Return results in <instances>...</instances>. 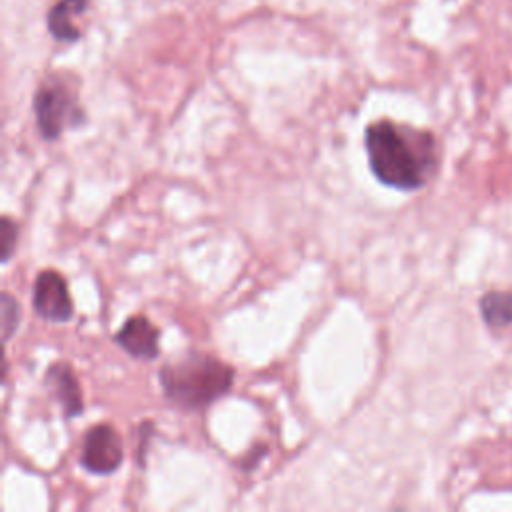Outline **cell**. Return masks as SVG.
<instances>
[{"label": "cell", "mask_w": 512, "mask_h": 512, "mask_svg": "<svg viewBox=\"0 0 512 512\" xmlns=\"http://www.w3.org/2000/svg\"><path fill=\"white\" fill-rule=\"evenodd\" d=\"M86 8L88 0H58L46 16V26L50 34L62 42H76L82 32L74 26L72 18L80 16Z\"/></svg>", "instance_id": "8"}, {"label": "cell", "mask_w": 512, "mask_h": 512, "mask_svg": "<svg viewBox=\"0 0 512 512\" xmlns=\"http://www.w3.org/2000/svg\"><path fill=\"white\" fill-rule=\"evenodd\" d=\"M158 378L172 404L184 410H198L230 390L234 370L210 354L188 352L180 360L164 364Z\"/></svg>", "instance_id": "2"}, {"label": "cell", "mask_w": 512, "mask_h": 512, "mask_svg": "<svg viewBox=\"0 0 512 512\" xmlns=\"http://www.w3.org/2000/svg\"><path fill=\"white\" fill-rule=\"evenodd\" d=\"M16 238H18V224L12 218L2 216V220H0V258H2V262H8L12 258V252L16 248Z\"/></svg>", "instance_id": "11"}, {"label": "cell", "mask_w": 512, "mask_h": 512, "mask_svg": "<svg viewBox=\"0 0 512 512\" xmlns=\"http://www.w3.org/2000/svg\"><path fill=\"white\" fill-rule=\"evenodd\" d=\"M122 460H124L122 440L112 426L96 424L88 428L82 442V452H80V464L84 470L106 476L118 470Z\"/></svg>", "instance_id": "4"}, {"label": "cell", "mask_w": 512, "mask_h": 512, "mask_svg": "<svg viewBox=\"0 0 512 512\" xmlns=\"http://www.w3.org/2000/svg\"><path fill=\"white\" fill-rule=\"evenodd\" d=\"M158 338H160V332L148 318L132 316L116 332L114 342L134 358L154 360L160 352Z\"/></svg>", "instance_id": "6"}, {"label": "cell", "mask_w": 512, "mask_h": 512, "mask_svg": "<svg viewBox=\"0 0 512 512\" xmlns=\"http://www.w3.org/2000/svg\"><path fill=\"white\" fill-rule=\"evenodd\" d=\"M20 322V304L10 292H2V336L8 342Z\"/></svg>", "instance_id": "10"}, {"label": "cell", "mask_w": 512, "mask_h": 512, "mask_svg": "<svg viewBox=\"0 0 512 512\" xmlns=\"http://www.w3.org/2000/svg\"><path fill=\"white\" fill-rule=\"evenodd\" d=\"M32 304L36 314L50 322H68L74 314L68 284L56 270H42L36 276Z\"/></svg>", "instance_id": "5"}, {"label": "cell", "mask_w": 512, "mask_h": 512, "mask_svg": "<svg viewBox=\"0 0 512 512\" xmlns=\"http://www.w3.org/2000/svg\"><path fill=\"white\" fill-rule=\"evenodd\" d=\"M364 146L372 174L402 192L422 188L438 164L436 140L430 132L388 118L366 126Z\"/></svg>", "instance_id": "1"}, {"label": "cell", "mask_w": 512, "mask_h": 512, "mask_svg": "<svg viewBox=\"0 0 512 512\" xmlns=\"http://www.w3.org/2000/svg\"><path fill=\"white\" fill-rule=\"evenodd\" d=\"M478 308L486 326L490 328L512 326V292L490 290L482 294Z\"/></svg>", "instance_id": "9"}, {"label": "cell", "mask_w": 512, "mask_h": 512, "mask_svg": "<svg viewBox=\"0 0 512 512\" xmlns=\"http://www.w3.org/2000/svg\"><path fill=\"white\" fill-rule=\"evenodd\" d=\"M34 116L44 140H58L66 128H78L84 122V112L74 94L58 84H42L34 96Z\"/></svg>", "instance_id": "3"}, {"label": "cell", "mask_w": 512, "mask_h": 512, "mask_svg": "<svg viewBox=\"0 0 512 512\" xmlns=\"http://www.w3.org/2000/svg\"><path fill=\"white\" fill-rule=\"evenodd\" d=\"M46 386L54 392L56 400L62 406V412L66 418H74L84 412L82 392L78 386V380L72 372V368L64 362H56L46 370Z\"/></svg>", "instance_id": "7"}]
</instances>
